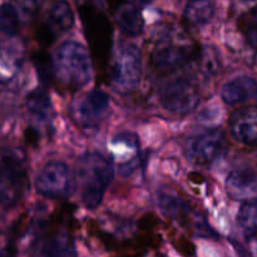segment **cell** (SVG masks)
<instances>
[{"instance_id":"9","label":"cell","mask_w":257,"mask_h":257,"mask_svg":"<svg viewBox=\"0 0 257 257\" xmlns=\"http://www.w3.org/2000/svg\"><path fill=\"white\" fill-rule=\"evenodd\" d=\"M226 136L222 130L212 128L192 136L186 143L188 161L197 166H208L215 162L225 151Z\"/></svg>"},{"instance_id":"21","label":"cell","mask_w":257,"mask_h":257,"mask_svg":"<svg viewBox=\"0 0 257 257\" xmlns=\"http://www.w3.org/2000/svg\"><path fill=\"white\" fill-rule=\"evenodd\" d=\"M0 28L4 35L13 37L17 35L20 28L19 14L17 9L9 3H4L2 7V18H0Z\"/></svg>"},{"instance_id":"14","label":"cell","mask_w":257,"mask_h":257,"mask_svg":"<svg viewBox=\"0 0 257 257\" xmlns=\"http://www.w3.org/2000/svg\"><path fill=\"white\" fill-rule=\"evenodd\" d=\"M113 152L117 160L119 172L130 176L141 166L140 142L132 133H122L113 141Z\"/></svg>"},{"instance_id":"16","label":"cell","mask_w":257,"mask_h":257,"mask_svg":"<svg viewBox=\"0 0 257 257\" xmlns=\"http://www.w3.org/2000/svg\"><path fill=\"white\" fill-rule=\"evenodd\" d=\"M257 80L252 77H237L228 80L221 89V98L228 105H238L256 98Z\"/></svg>"},{"instance_id":"1","label":"cell","mask_w":257,"mask_h":257,"mask_svg":"<svg viewBox=\"0 0 257 257\" xmlns=\"http://www.w3.org/2000/svg\"><path fill=\"white\" fill-rule=\"evenodd\" d=\"M92 58L87 48L75 40H65L53 57V78L64 88L77 90L92 79Z\"/></svg>"},{"instance_id":"6","label":"cell","mask_w":257,"mask_h":257,"mask_svg":"<svg viewBox=\"0 0 257 257\" xmlns=\"http://www.w3.org/2000/svg\"><path fill=\"white\" fill-rule=\"evenodd\" d=\"M161 105L173 114L185 115L201 102V90L190 78H175L160 88Z\"/></svg>"},{"instance_id":"18","label":"cell","mask_w":257,"mask_h":257,"mask_svg":"<svg viewBox=\"0 0 257 257\" xmlns=\"http://www.w3.org/2000/svg\"><path fill=\"white\" fill-rule=\"evenodd\" d=\"M25 104L30 115L39 122H49L52 119V100L47 90L43 88H38L30 92Z\"/></svg>"},{"instance_id":"13","label":"cell","mask_w":257,"mask_h":257,"mask_svg":"<svg viewBox=\"0 0 257 257\" xmlns=\"http://www.w3.org/2000/svg\"><path fill=\"white\" fill-rule=\"evenodd\" d=\"M230 131L232 137L246 147L257 146V107H243L236 109L230 117Z\"/></svg>"},{"instance_id":"26","label":"cell","mask_w":257,"mask_h":257,"mask_svg":"<svg viewBox=\"0 0 257 257\" xmlns=\"http://www.w3.org/2000/svg\"><path fill=\"white\" fill-rule=\"evenodd\" d=\"M135 2L140 5H148L152 0H135Z\"/></svg>"},{"instance_id":"2","label":"cell","mask_w":257,"mask_h":257,"mask_svg":"<svg viewBox=\"0 0 257 257\" xmlns=\"http://www.w3.org/2000/svg\"><path fill=\"white\" fill-rule=\"evenodd\" d=\"M113 177V163L102 153L88 152L79 158L77 178L82 201L88 210H95L102 203Z\"/></svg>"},{"instance_id":"7","label":"cell","mask_w":257,"mask_h":257,"mask_svg":"<svg viewBox=\"0 0 257 257\" xmlns=\"http://www.w3.org/2000/svg\"><path fill=\"white\" fill-rule=\"evenodd\" d=\"M196 54V47L186 38L166 37L158 40L153 48L151 60L156 69L163 73H170L190 63Z\"/></svg>"},{"instance_id":"27","label":"cell","mask_w":257,"mask_h":257,"mask_svg":"<svg viewBox=\"0 0 257 257\" xmlns=\"http://www.w3.org/2000/svg\"><path fill=\"white\" fill-rule=\"evenodd\" d=\"M256 99H257V95H256Z\"/></svg>"},{"instance_id":"17","label":"cell","mask_w":257,"mask_h":257,"mask_svg":"<svg viewBox=\"0 0 257 257\" xmlns=\"http://www.w3.org/2000/svg\"><path fill=\"white\" fill-rule=\"evenodd\" d=\"M112 13L114 14V19L118 27L125 35L138 37L142 34L143 29H145V20L137 8L124 2L118 5L115 9H113Z\"/></svg>"},{"instance_id":"10","label":"cell","mask_w":257,"mask_h":257,"mask_svg":"<svg viewBox=\"0 0 257 257\" xmlns=\"http://www.w3.org/2000/svg\"><path fill=\"white\" fill-rule=\"evenodd\" d=\"M70 112L82 127H97L109 112V95L104 90H90L73 103Z\"/></svg>"},{"instance_id":"11","label":"cell","mask_w":257,"mask_h":257,"mask_svg":"<svg viewBox=\"0 0 257 257\" xmlns=\"http://www.w3.org/2000/svg\"><path fill=\"white\" fill-rule=\"evenodd\" d=\"M34 257H77L73 236L58 226L44 228L34 245Z\"/></svg>"},{"instance_id":"24","label":"cell","mask_w":257,"mask_h":257,"mask_svg":"<svg viewBox=\"0 0 257 257\" xmlns=\"http://www.w3.org/2000/svg\"><path fill=\"white\" fill-rule=\"evenodd\" d=\"M176 247H177V250L186 257H191L195 255V247H193L192 243L188 242V241L181 240L180 242L176 243Z\"/></svg>"},{"instance_id":"12","label":"cell","mask_w":257,"mask_h":257,"mask_svg":"<svg viewBox=\"0 0 257 257\" xmlns=\"http://www.w3.org/2000/svg\"><path fill=\"white\" fill-rule=\"evenodd\" d=\"M74 25V14L67 0H58L50 8L48 23L38 29V38L44 44H52L58 35L70 30Z\"/></svg>"},{"instance_id":"15","label":"cell","mask_w":257,"mask_h":257,"mask_svg":"<svg viewBox=\"0 0 257 257\" xmlns=\"http://www.w3.org/2000/svg\"><path fill=\"white\" fill-rule=\"evenodd\" d=\"M228 195L235 200L257 197V172L251 167H238L228 175L226 181Z\"/></svg>"},{"instance_id":"3","label":"cell","mask_w":257,"mask_h":257,"mask_svg":"<svg viewBox=\"0 0 257 257\" xmlns=\"http://www.w3.org/2000/svg\"><path fill=\"white\" fill-rule=\"evenodd\" d=\"M142 79V54L135 44L123 43L117 48L110 64L109 82L120 94L135 92Z\"/></svg>"},{"instance_id":"8","label":"cell","mask_w":257,"mask_h":257,"mask_svg":"<svg viewBox=\"0 0 257 257\" xmlns=\"http://www.w3.org/2000/svg\"><path fill=\"white\" fill-rule=\"evenodd\" d=\"M75 187L68 165L62 161H50L39 171L35 180L38 193L49 198L69 197Z\"/></svg>"},{"instance_id":"4","label":"cell","mask_w":257,"mask_h":257,"mask_svg":"<svg viewBox=\"0 0 257 257\" xmlns=\"http://www.w3.org/2000/svg\"><path fill=\"white\" fill-rule=\"evenodd\" d=\"M79 14L93 58L104 67L112 49V24L104 12L90 3L79 7Z\"/></svg>"},{"instance_id":"19","label":"cell","mask_w":257,"mask_h":257,"mask_svg":"<svg viewBox=\"0 0 257 257\" xmlns=\"http://www.w3.org/2000/svg\"><path fill=\"white\" fill-rule=\"evenodd\" d=\"M215 15L211 0H188L183 10V20L191 25L207 24Z\"/></svg>"},{"instance_id":"22","label":"cell","mask_w":257,"mask_h":257,"mask_svg":"<svg viewBox=\"0 0 257 257\" xmlns=\"http://www.w3.org/2000/svg\"><path fill=\"white\" fill-rule=\"evenodd\" d=\"M241 30L247 42L257 49V7L241 18Z\"/></svg>"},{"instance_id":"25","label":"cell","mask_w":257,"mask_h":257,"mask_svg":"<svg viewBox=\"0 0 257 257\" xmlns=\"http://www.w3.org/2000/svg\"><path fill=\"white\" fill-rule=\"evenodd\" d=\"M17 256V248H15V235L12 233L9 236L7 246H5L4 251H3V257H15Z\"/></svg>"},{"instance_id":"5","label":"cell","mask_w":257,"mask_h":257,"mask_svg":"<svg viewBox=\"0 0 257 257\" xmlns=\"http://www.w3.org/2000/svg\"><path fill=\"white\" fill-rule=\"evenodd\" d=\"M28 185L25 156L19 150L5 148L2 156V205L4 210L17 206Z\"/></svg>"},{"instance_id":"23","label":"cell","mask_w":257,"mask_h":257,"mask_svg":"<svg viewBox=\"0 0 257 257\" xmlns=\"http://www.w3.org/2000/svg\"><path fill=\"white\" fill-rule=\"evenodd\" d=\"M34 63L42 82H49L53 77V58H50L47 53L40 52L34 55Z\"/></svg>"},{"instance_id":"20","label":"cell","mask_w":257,"mask_h":257,"mask_svg":"<svg viewBox=\"0 0 257 257\" xmlns=\"http://www.w3.org/2000/svg\"><path fill=\"white\" fill-rule=\"evenodd\" d=\"M237 222L248 236H257V197L243 201L237 213Z\"/></svg>"}]
</instances>
